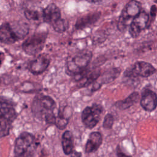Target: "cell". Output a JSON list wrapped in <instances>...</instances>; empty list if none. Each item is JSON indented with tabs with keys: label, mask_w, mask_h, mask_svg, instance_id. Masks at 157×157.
Instances as JSON below:
<instances>
[{
	"label": "cell",
	"mask_w": 157,
	"mask_h": 157,
	"mask_svg": "<svg viewBox=\"0 0 157 157\" xmlns=\"http://www.w3.org/2000/svg\"><path fill=\"white\" fill-rule=\"evenodd\" d=\"M56 107V102L52 97L40 94L34 98L31 104V111L34 117L49 124H55Z\"/></svg>",
	"instance_id": "6da1fadb"
},
{
	"label": "cell",
	"mask_w": 157,
	"mask_h": 157,
	"mask_svg": "<svg viewBox=\"0 0 157 157\" xmlns=\"http://www.w3.org/2000/svg\"><path fill=\"white\" fill-rule=\"evenodd\" d=\"M28 32L29 27L25 23H4L0 26V42L6 44H13L23 39Z\"/></svg>",
	"instance_id": "7a4b0ae2"
},
{
	"label": "cell",
	"mask_w": 157,
	"mask_h": 157,
	"mask_svg": "<svg viewBox=\"0 0 157 157\" xmlns=\"http://www.w3.org/2000/svg\"><path fill=\"white\" fill-rule=\"evenodd\" d=\"M37 144L33 134L22 132L15 141L14 157H35Z\"/></svg>",
	"instance_id": "3957f363"
},
{
	"label": "cell",
	"mask_w": 157,
	"mask_h": 157,
	"mask_svg": "<svg viewBox=\"0 0 157 157\" xmlns=\"http://www.w3.org/2000/svg\"><path fill=\"white\" fill-rule=\"evenodd\" d=\"M92 56V52L88 50H80L70 55L66 61L67 73L73 76L82 73L86 69Z\"/></svg>",
	"instance_id": "277c9868"
},
{
	"label": "cell",
	"mask_w": 157,
	"mask_h": 157,
	"mask_svg": "<svg viewBox=\"0 0 157 157\" xmlns=\"http://www.w3.org/2000/svg\"><path fill=\"white\" fill-rule=\"evenodd\" d=\"M47 34L45 31L34 33L23 42L21 45L23 50L28 55L39 54L44 47Z\"/></svg>",
	"instance_id": "5b68a950"
},
{
	"label": "cell",
	"mask_w": 157,
	"mask_h": 157,
	"mask_svg": "<svg viewBox=\"0 0 157 157\" xmlns=\"http://www.w3.org/2000/svg\"><path fill=\"white\" fill-rule=\"evenodd\" d=\"M142 11V4L137 0H130L122 10L118 21V28L123 31L126 28L128 21L133 19Z\"/></svg>",
	"instance_id": "8992f818"
},
{
	"label": "cell",
	"mask_w": 157,
	"mask_h": 157,
	"mask_svg": "<svg viewBox=\"0 0 157 157\" xmlns=\"http://www.w3.org/2000/svg\"><path fill=\"white\" fill-rule=\"evenodd\" d=\"M104 107L99 104L94 103L91 106H86L81 114L82 121L85 128H94L99 123Z\"/></svg>",
	"instance_id": "52a82bcc"
},
{
	"label": "cell",
	"mask_w": 157,
	"mask_h": 157,
	"mask_svg": "<svg viewBox=\"0 0 157 157\" xmlns=\"http://www.w3.org/2000/svg\"><path fill=\"white\" fill-rule=\"evenodd\" d=\"M155 72L156 69L152 64L145 61H139L125 71L124 77L128 78H135L139 77H148Z\"/></svg>",
	"instance_id": "ba28073f"
},
{
	"label": "cell",
	"mask_w": 157,
	"mask_h": 157,
	"mask_svg": "<svg viewBox=\"0 0 157 157\" xmlns=\"http://www.w3.org/2000/svg\"><path fill=\"white\" fill-rule=\"evenodd\" d=\"M149 21L148 14L145 11H141L130 23L129 33L131 36L134 38L138 37L140 33L147 28Z\"/></svg>",
	"instance_id": "9c48e42d"
},
{
	"label": "cell",
	"mask_w": 157,
	"mask_h": 157,
	"mask_svg": "<svg viewBox=\"0 0 157 157\" xmlns=\"http://www.w3.org/2000/svg\"><path fill=\"white\" fill-rule=\"evenodd\" d=\"M50 63V58L46 54H40L28 64L29 71L34 75H39L43 73L48 67Z\"/></svg>",
	"instance_id": "30bf717a"
},
{
	"label": "cell",
	"mask_w": 157,
	"mask_h": 157,
	"mask_svg": "<svg viewBox=\"0 0 157 157\" xmlns=\"http://www.w3.org/2000/svg\"><path fill=\"white\" fill-rule=\"evenodd\" d=\"M17 117V113L12 101L7 98L0 96V118L13 123Z\"/></svg>",
	"instance_id": "8fae6325"
},
{
	"label": "cell",
	"mask_w": 157,
	"mask_h": 157,
	"mask_svg": "<svg viewBox=\"0 0 157 157\" xmlns=\"http://www.w3.org/2000/svg\"><path fill=\"white\" fill-rule=\"evenodd\" d=\"M156 94L149 88H145L142 91L140 104L142 109L147 112H153L156 108Z\"/></svg>",
	"instance_id": "7c38bea8"
},
{
	"label": "cell",
	"mask_w": 157,
	"mask_h": 157,
	"mask_svg": "<svg viewBox=\"0 0 157 157\" xmlns=\"http://www.w3.org/2000/svg\"><path fill=\"white\" fill-rule=\"evenodd\" d=\"M59 8L54 3L49 4L42 10V20L45 23L52 25L61 17Z\"/></svg>",
	"instance_id": "4fadbf2b"
},
{
	"label": "cell",
	"mask_w": 157,
	"mask_h": 157,
	"mask_svg": "<svg viewBox=\"0 0 157 157\" xmlns=\"http://www.w3.org/2000/svg\"><path fill=\"white\" fill-rule=\"evenodd\" d=\"M102 136L98 131L91 132L86 140L85 146V152L86 153H92L96 152L102 144Z\"/></svg>",
	"instance_id": "5bb4252c"
},
{
	"label": "cell",
	"mask_w": 157,
	"mask_h": 157,
	"mask_svg": "<svg viewBox=\"0 0 157 157\" xmlns=\"http://www.w3.org/2000/svg\"><path fill=\"white\" fill-rule=\"evenodd\" d=\"M139 99V94L137 91H134L130 94L126 98L123 100H119L114 104V106L121 110L129 109L130 107L135 104Z\"/></svg>",
	"instance_id": "9a60e30c"
},
{
	"label": "cell",
	"mask_w": 157,
	"mask_h": 157,
	"mask_svg": "<svg viewBox=\"0 0 157 157\" xmlns=\"http://www.w3.org/2000/svg\"><path fill=\"white\" fill-rule=\"evenodd\" d=\"M61 145L63 151L66 155H69L74 150V137L71 131L66 130L62 134Z\"/></svg>",
	"instance_id": "2e32d148"
},
{
	"label": "cell",
	"mask_w": 157,
	"mask_h": 157,
	"mask_svg": "<svg viewBox=\"0 0 157 157\" xmlns=\"http://www.w3.org/2000/svg\"><path fill=\"white\" fill-rule=\"evenodd\" d=\"M101 13L95 12L87 14L83 17H82L76 21L75 28L78 29L86 28L87 26L95 23L100 17Z\"/></svg>",
	"instance_id": "e0dca14e"
},
{
	"label": "cell",
	"mask_w": 157,
	"mask_h": 157,
	"mask_svg": "<svg viewBox=\"0 0 157 157\" xmlns=\"http://www.w3.org/2000/svg\"><path fill=\"white\" fill-rule=\"evenodd\" d=\"M121 70L119 68L115 67L112 68L105 72H104L101 76H99L100 77V82H97L101 86H102V84H106L109 83L110 82H112L115 79H116L119 75L120 74Z\"/></svg>",
	"instance_id": "ac0fdd59"
},
{
	"label": "cell",
	"mask_w": 157,
	"mask_h": 157,
	"mask_svg": "<svg viewBox=\"0 0 157 157\" xmlns=\"http://www.w3.org/2000/svg\"><path fill=\"white\" fill-rule=\"evenodd\" d=\"M69 120V117H66L64 113V108L62 109L60 108L58 110V115L56 118V122L55 125L60 130L64 129L67 125Z\"/></svg>",
	"instance_id": "d6986e66"
},
{
	"label": "cell",
	"mask_w": 157,
	"mask_h": 157,
	"mask_svg": "<svg viewBox=\"0 0 157 157\" xmlns=\"http://www.w3.org/2000/svg\"><path fill=\"white\" fill-rule=\"evenodd\" d=\"M24 14L28 20L32 21H39L40 18H42V11L40 12L34 9H26Z\"/></svg>",
	"instance_id": "ffe728a7"
},
{
	"label": "cell",
	"mask_w": 157,
	"mask_h": 157,
	"mask_svg": "<svg viewBox=\"0 0 157 157\" xmlns=\"http://www.w3.org/2000/svg\"><path fill=\"white\" fill-rule=\"evenodd\" d=\"M54 30L59 33H63L65 32L69 27V22L64 18H59L52 25Z\"/></svg>",
	"instance_id": "44dd1931"
},
{
	"label": "cell",
	"mask_w": 157,
	"mask_h": 157,
	"mask_svg": "<svg viewBox=\"0 0 157 157\" xmlns=\"http://www.w3.org/2000/svg\"><path fill=\"white\" fill-rule=\"evenodd\" d=\"M12 124V123L8 120L0 118V138L9 134Z\"/></svg>",
	"instance_id": "7402d4cb"
},
{
	"label": "cell",
	"mask_w": 157,
	"mask_h": 157,
	"mask_svg": "<svg viewBox=\"0 0 157 157\" xmlns=\"http://www.w3.org/2000/svg\"><path fill=\"white\" fill-rule=\"evenodd\" d=\"M114 123V117L113 115L109 113L106 114L104 117L102 127L105 129H111L113 127Z\"/></svg>",
	"instance_id": "603a6c76"
},
{
	"label": "cell",
	"mask_w": 157,
	"mask_h": 157,
	"mask_svg": "<svg viewBox=\"0 0 157 157\" xmlns=\"http://www.w3.org/2000/svg\"><path fill=\"white\" fill-rule=\"evenodd\" d=\"M116 154L117 157H132L131 155H128L127 154H126L125 153H124L120 148V145H118L117 147V149H116Z\"/></svg>",
	"instance_id": "cb8c5ba5"
},
{
	"label": "cell",
	"mask_w": 157,
	"mask_h": 157,
	"mask_svg": "<svg viewBox=\"0 0 157 157\" xmlns=\"http://www.w3.org/2000/svg\"><path fill=\"white\" fill-rule=\"evenodd\" d=\"M156 15V5H153L151 7V9H150V18H151L150 20V23H151L152 18L155 19Z\"/></svg>",
	"instance_id": "d4e9b609"
},
{
	"label": "cell",
	"mask_w": 157,
	"mask_h": 157,
	"mask_svg": "<svg viewBox=\"0 0 157 157\" xmlns=\"http://www.w3.org/2000/svg\"><path fill=\"white\" fill-rule=\"evenodd\" d=\"M69 155H70V157H82V156L81 152L75 150H74Z\"/></svg>",
	"instance_id": "484cf974"
},
{
	"label": "cell",
	"mask_w": 157,
	"mask_h": 157,
	"mask_svg": "<svg viewBox=\"0 0 157 157\" xmlns=\"http://www.w3.org/2000/svg\"><path fill=\"white\" fill-rule=\"evenodd\" d=\"M88 1H90V2H94V3H95V2H99V1H101V0H87Z\"/></svg>",
	"instance_id": "4316f807"
},
{
	"label": "cell",
	"mask_w": 157,
	"mask_h": 157,
	"mask_svg": "<svg viewBox=\"0 0 157 157\" xmlns=\"http://www.w3.org/2000/svg\"><path fill=\"white\" fill-rule=\"evenodd\" d=\"M100 157H102V156H100Z\"/></svg>",
	"instance_id": "83f0119b"
},
{
	"label": "cell",
	"mask_w": 157,
	"mask_h": 157,
	"mask_svg": "<svg viewBox=\"0 0 157 157\" xmlns=\"http://www.w3.org/2000/svg\"><path fill=\"white\" fill-rule=\"evenodd\" d=\"M0 83H1V80H0Z\"/></svg>",
	"instance_id": "f1b7e54d"
}]
</instances>
